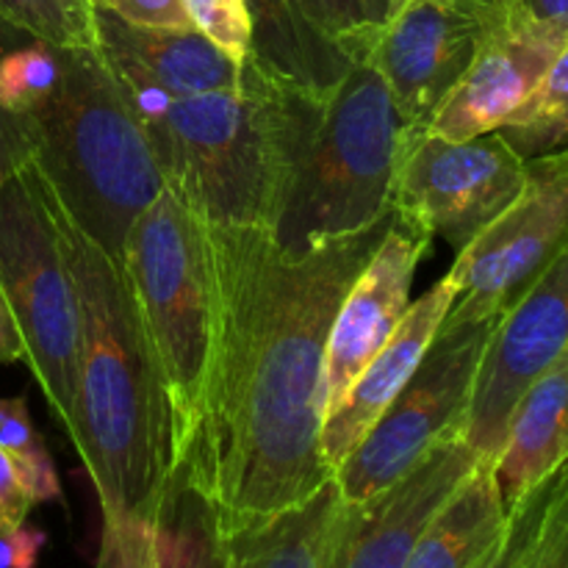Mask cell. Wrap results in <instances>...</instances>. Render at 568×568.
<instances>
[{
    "mask_svg": "<svg viewBox=\"0 0 568 568\" xmlns=\"http://www.w3.org/2000/svg\"><path fill=\"white\" fill-rule=\"evenodd\" d=\"M408 128L383 78L358 61L327 100L270 233L288 255L347 236L392 211Z\"/></svg>",
    "mask_w": 568,
    "mask_h": 568,
    "instance_id": "cell-4",
    "label": "cell"
},
{
    "mask_svg": "<svg viewBox=\"0 0 568 568\" xmlns=\"http://www.w3.org/2000/svg\"><path fill=\"white\" fill-rule=\"evenodd\" d=\"M0 449L14 466L20 486L33 505L61 499L59 471L42 433L33 427L26 397L0 399Z\"/></svg>",
    "mask_w": 568,
    "mask_h": 568,
    "instance_id": "cell-24",
    "label": "cell"
},
{
    "mask_svg": "<svg viewBox=\"0 0 568 568\" xmlns=\"http://www.w3.org/2000/svg\"><path fill=\"white\" fill-rule=\"evenodd\" d=\"M0 20L53 48H98L92 0H0Z\"/></svg>",
    "mask_w": 568,
    "mask_h": 568,
    "instance_id": "cell-25",
    "label": "cell"
},
{
    "mask_svg": "<svg viewBox=\"0 0 568 568\" xmlns=\"http://www.w3.org/2000/svg\"><path fill=\"white\" fill-rule=\"evenodd\" d=\"M497 133L521 159H536L568 144V42Z\"/></svg>",
    "mask_w": 568,
    "mask_h": 568,
    "instance_id": "cell-23",
    "label": "cell"
},
{
    "mask_svg": "<svg viewBox=\"0 0 568 568\" xmlns=\"http://www.w3.org/2000/svg\"><path fill=\"white\" fill-rule=\"evenodd\" d=\"M48 532L33 525H17L0 530V568H37Z\"/></svg>",
    "mask_w": 568,
    "mask_h": 568,
    "instance_id": "cell-33",
    "label": "cell"
},
{
    "mask_svg": "<svg viewBox=\"0 0 568 568\" xmlns=\"http://www.w3.org/2000/svg\"><path fill=\"white\" fill-rule=\"evenodd\" d=\"M33 172V166H31ZM81 316L78 444L103 521L161 525L181 491L164 381L128 286L125 266L87 236L39 183Z\"/></svg>",
    "mask_w": 568,
    "mask_h": 568,
    "instance_id": "cell-2",
    "label": "cell"
},
{
    "mask_svg": "<svg viewBox=\"0 0 568 568\" xmlns=\"http://www.w3.org/2000/svg\"><path fill=\"white\" fill-rule=\"evenodd\" d=\"M525 183L527 159L497 131L466 142L425 133L405 148L394 175L392 209L460 253L519 197Z\"/></svg>",
    "mask_w": 568,
    "mask_h": 568,
    "instance_id": "cell-10",
    "label": "cell"
},
{
    "mask_svg": "<svg viewBox=\"0 0 568 568\" xmlns=\"http://www.w3.org/2000/svg\"><path fill=\"white\" fill-rule=\"evenodd\" d=\"M480 31L455 0H403L366 53L386 83L410 144L469 70Z\"/></svg>",
    "mask_w": 568,
    "mask_h": 568,
    "instance_id": "cell-13",
    "label": "cell"
},
{
    "mask_svg": "<svg viewBox=\"0 0 568 568\" xmlns=\"http://www.w3.org/2000/svg\"><path fill=\"white\" fill-rule=\"evenodd\" d=\"M568 242V144L527 159L519 197L483 227L447 272L455 288L442 327L503 320Z\"/></svg>",
    "mask_w": 568,
    "mask_h": 568,
    "instance_id": "cell-9",
    "label": "cell"
},
{
    "mask_svg": "<svg viewBox=\"0 0 568 568\" xmlns=\"http://www.w3.org/2000/svg\"><path fill=\"white\" fill-rule=\"evenodd\" d=\"M399 3H403V0H394V11H397V6H399Z\"/></svg>",
    "mask_w": 568,
    "mask_h": 568,
    "instance_id": "cell-38",
    "label": "cell"
},
{
    "mask_svg": "<svg viewBox=\"0 0 568 568\" xmlns=\"http://www.w3.org/2000/svg\"><path fill=\"white\" fill-rule=\"evenodd\" d=\"M338 503L336 480H331L297 508L216 538L220 568H322Z\"/></svg>",
    "mask_w": 568,
    "mask_h": 568,
    "instance_id": "cell-21",
    "label": "cell"
},
{
    "mask_svg": "<svg viewBox=\"0 0 568 568\" xmlns=\"http://www.w3.org/2000/svg\"><path fill=\"white\" fill-rule=\"evenodd\" d=\"M508 508L494 460L483 458L416 541L405 568H477L503 541Z\"/></svg>",
    "mask_w": 568,
    "mask_h": 568,
    "instance_id": "cell-20",
    "label": "cell"
},
{
    "mask_svg": "<svg viewBox=\"0 0 568 568\" xmlns=\"http://www.w3.org/2000/svg\"><path fill=\"white\" fill-rule=\"evenodd\" d=\"M94 9H105L136 26L192 28L183 0H92Z\"/></svg>",
    "mask_w": 568,
    "mask_h": 568,
    "instance_id": "cell-32",
    "label": "cell"
},
{
    "mask_svg": "<svg viewBox=\"0 0 568 568\" xmlns=\"http://www.w3.org/2000/svg\"><path fill=\"white\" fill-rule=\"evenodd\" d=\"M64 50L33 42L0 59V109L14 116L48 103L64 78Z\"/></svg>",
    "mask_w": 568,
    "mask_h": 568,
    "instance_id": "cell-26",
    "label": "cell"
},
{
    "mask_svg": "<svg viewBox=\"0 0 568 568\" xmlns=\"http://www.w3.org/2000/svg\"><path fill=\"white\" fill-rule=\"evenodd\" d=\"M430 242L433 233L425 225L397 211L392 231L344 294L325 347L316 397L320 419L342 403L366 364L386 347L408 314L414 275L430 250Z\"/></svg>",
    "mask_w": 568,
    "mask_h": 568,
    "instance_id": "cell-14",
    "label": "cell"
},
{
    "mask_svg": "<svg viewBox=\"0 0 568 568\" xmlns=\"http://www.w3.org/2000/svg\"><path fill=\"white\" fill-rule=\"evenodd\" d=\"M499 320L442 327L397 397L336 469L338 497L361 503L405 475L449 433H464L475 377Z\"/></svg>",
    "mask_w": 568,
    "mask_h": 568,
    "instance_id": "cell-8",
    "label": "cell"
},
{
    "mask_svg": "<svg viewBox=\"0 0 568 568\" xmlns=\"http://www.w3.org/2000/svg\"><path fill=\"white\" fill-rule=\"evenodd\" d=\"M453 297V283H449V277H442L416 303H410L408 314L403 316L386 347L366 364V369L361 372L353 388L344 394L342 403L322 419L320 453L333 475L347 460V455L364 442L372 425L381 419L388 403L397 397L399 388L408 383L416 366L422 364L427 347L442 331Z\"/></svg>",
    "mask_w": 568,
    "mask_h": 568,
    "instance_id": "cell-16",
    "label": "cell"
},
{
    "mask_svg": "<svg viewBox=\"0 0 568 568\" xmlns=\"http://www.w3.org/2000/svg\"><path fill=\"white\" fill-rule=\"evenodd\" d=\"M566 42L564 22H505L480 31L469 70L438 105L427 133L466 142L497 131L538 87Z\"/></svg>",
    "mask_w": 568,
    "mask_h": 568,
    "instance_id": "cell-15",
    "label": "cell"
},
{
    "mask_svg": "<svg viewBox=\"0 0 568 568\" xmlns=\"http://www.w3.org/2000/svg\"><path fill=\"white\" fill-rule=\"evenodd\" d=\"M22 125L28 164L48 197L122 261L133 222L159 197L164 178L100 50H64L59 89Z\"/></svg>",
    "mask_w": 568,
    "mask_h": 568,
    "instance_id": "cell-3",
    "label": "cell"
},
{
    "mask_svg": "<svg viewBox=\"0 0 568 568\" xmlns=\"http://www.w3.org/2000/svg\"><path fill=\"white\" fill-rule=\"evenodd\" d=\"M183 9L194 31L203 33L227 59L236 64L247 59L253 42L247 0H183Z\"/></svg>",
    "mask_w": 568,
    "mask_h": 568,
    "instance_id": "cell-29",
    "label": "cell"
},
{
    "mask_svg": "<svg viewBox=\"0 0 568 568\" xmlns=\"http://www.w3.org/2000/svg\"><path fill=\"white\" fill-rule=\"evenodd\" d=\"M109 70L148 136L164 186L189 211L214 225L270 227L264 131L242 81L225 92L172 94L131 70Z\"/></svg>",
    "mask_w": 568,
    "mask_h": 568,
    "instance_id": "cell-5",
    "label": "cell"
},
{
    "mask_svg": "<svg viewBox=\"0 0 568 568\" xmlns=\"http://www.w3.org/2000/svg\"><path fill=\"white\" fill-rule=\"evenodd\" d=\"M22 338L20 331L14 325V316H11L9 305H6L3 292H0V366L3 364H17L22 361Z\"/></svg>",
    "mask_w": 568,
    "mask_h": 568,
    "instance_id": "cell-36",
    "label": "cell"
},
{
    "mask_svg": "<svg viewBox=\"0 0 568 568\" xmlns=\"http://www.w3.org/2000/svg\"><path fill=\"white\" fill-rule=\"evenodd\" d=\"M514 549H516V532H514V525H510V519H508V530H505L499 547L494 549V552L488 555V558L483 560L477 568H508L510 558H514Z\"/></svg>",
    "mask_w": 568,
    "mask_h": 568,
    "instance_id": "cell-37",
    "label": "cell"
},
{
    "mask_svg": "<svg viewBox=\"0 0 568 568\" xmlns=\"http://www.w3.org/2000/svg\"><path fill=\"white\" fill-rule=\"evenodd\" d=\"M31 508L33 503L28 499L26 488L20 486V477H17L14 466H11V460L0 449V530L26 525Z\"/></svg>",
    "mask_w": 568,
    "mask_h": 568,
    "instance_id": "cell-35",
    "label": "cell"
},
{
    "mask_svg": "<svg viewBox=\"0 0 568 568\" xmlns=\"http://www.w3.org/2000/svg\"><path fill=\"white\" fill-rule=\"evenodd\" d=\"M159 568H220L216 536L209 510L194 494L181 491L161 521Z\"/></svg>",
    "mask_w": 568,
    "mask_h": 568,
    "instance_id": "cell-28",
    "label": "cell"
},
{
    "mask_svg": "<svg viewBox=\"0 0 568 568\" xmlns=\"http://www.w3.org/2000/svg\"><path fill=\"white\" fill-rule=\"evenodd\" d=\"M0 292L50 414L78 444L81 316L70 266L31 164L0 186Z\"/></svg>",
    "mask_w": 568,
    "mask_h": 568,
    "instance_id": "cell-7",
    "label": "cell"
},
{
    "mask_svg": "<svg viewBox=\"0 0 568 568\" xmlns=\"http://www.w3.org/2000/svg\"><path fill=\"white\" fill-rule=\"evenodd\" d=\"M480 460L464 433H449L383 491L361 503L342 499L322 568H405L433 516Z\"/></svg>",
    "mask_w": 568,
    "mask_h": 568,
    "instance_id": "cell-12",
    "label": "cell"
},
{
    "mask_svg": "<svg viewBox=\"0 0 568 568\" xmlns=\"http://www.w3.org/2000/svg\"><path fill=\"white\" fill-rule=\"evenodd\" d=\"M161 525L142 519L103 521L94 568H159Z\"/></svg>",
    "mask_w": 568,
    "mask_h": 568,
    "instance_id": "cell-30",
    "label": "cell"
},
{
    "mask_svg": "<svg viewBox=\"0 0 568 568\" xmlns=\"http://www.w3.org/2000/svg\"><path fill=\"white\" fill-rule=\"evenodd\" d=\"M566 347L568 242L494 327L464 422L466 444L480 458L497 460L521 394Z\"/></svg>",
    "mask_w": 568,
    "mask_h": 568,
    "instance_id": "cell-11",
    "label": "cell"
},
{
    "mask_svg": "<svg viewBox=\"0 0 568 568\" xmlns=\"http://www.w3.org/2000/svg\"><path fill=\"white\" fill-rule=\"evenodd\" d=\"M122 266L164 381L178 475L203 410L214 347L216 292L205 222L164 186L133 222Z\"/></svg>",
    "mask_w": 568,
    "mask_h": 568,
    "instance_id": "cell-6",
    "label": "cell"
},
{
    "mask_svg": "<svg viewBox=\"0 0 568 568\" xmlns=\"http://www.w3.org/2000/svg\"><path fill=\"white\" fill-rule=\"evenodd\" d=\"M28 161H31V148H28L22 116L0 109V186L14 178Z\"/></svg>",
    "mask_w": 568,
    "mask_h": 568,
    "instance_id": "cell-34",
    "label": "cell"
},
{
    "mask_svg": "<svg viewBox=\"0 0 568 568\" xmlns=\"http://www.w3.org/2000/svg\"><path fill=\"white\" fill-rule=\"evenodd\" d=\"M568 460V347L521 394L494 460L505 508Z\"/></svg>",
    "mask_w": 568,
    "mask_h": 568,
    "instance_id": "cell-18",
    "label": "cell"
},
{
    "mask_svg": "<svg viewBox=\"0 0 568 568\" xmlns=\"http://www.w3.org/2000/svg\"><path fill=\"white\" fill-rule=\"evenodd\" d=\"M250 59L275 78L331 100L355 61L311 22L303 0H247Z\"/></svg>",
    "mask_w": 568,
    "mask_h": 568,
    "instance_id": "cell-19",
    "label": "cell"
},
{
    "mask_svg": "<svg viewBox=\"0 0 568 568\" xmlns=\"http://www.w3.org/2000/svg\"><path fill=\"white\" fill-rule=\"evenodd\" d=\"M311 22L358 64L394 14V0H303Z\"/></svg>",
    "mask_w": 568,
    "mask_h": 568,
    "instance_id": "cell-27",
    "label": "cell"
},
{
    "mask_svg": "<svg viewBox=\"0 0 568 568\" xmlns=\"http://www.w3.org/2000/svg\"><path fill=\"white\" fill-rule=\"evenodd\" d=\"M508 519L516 532L508 568H568V460L538 480Z\"/></svg>",
    "mask_w": 568,
    "mask_h": 568,
    "instance_id": "cell-22",
    "label": "cell"
},
{
    "mask_svg": "<svg viewBox=\"0 0 568 568\" xmlns=\"http://www.w3.org/2000/svg\"><path fill=\"white\" fill-rule=\"evenodd\" d=\"M94 33L105 64L150 78L172 94L225 92L242 81V64L194 28L136 26L94 9Z\"/></svg>",
    "mask_w": 568,
    "mask_h": 568,
    "instance_id": "cell-17",
    "label": "cell"
},
{
    "mask_svg": "<svg viewBox=\"0 0 568 568\" xmlns=\"http://www.w3.org/2000/svg\"><path fill=\"white\" fill-rule=\"evenodd\" d=\"M397 211L303 255L261 225L205 222L216 292L203 410L175 488L209 510L216 538L314 497L333 471L320 453V377L344 294Z\"/></svg>",
    "mask_w": 568,
    "mask_h": 568,
    "instance_id": "cell-1",
    "label": "cell"
},
{
    "mask_svg": "<svg viewBox=\"0 0 568 568\" xmlns=\"http://www.w3.org/2000/svg\"><path fill=\"white\" fill-rule=\"evenodd\" d=\"M475 20L477 31L505 22H564L568 26V0H455Z\"/></svg>",
    "mask_w": 568,
    "mask_h": 568,
    "instance_id": "cell-31",
    "label": "cell"
}]
</instances>
